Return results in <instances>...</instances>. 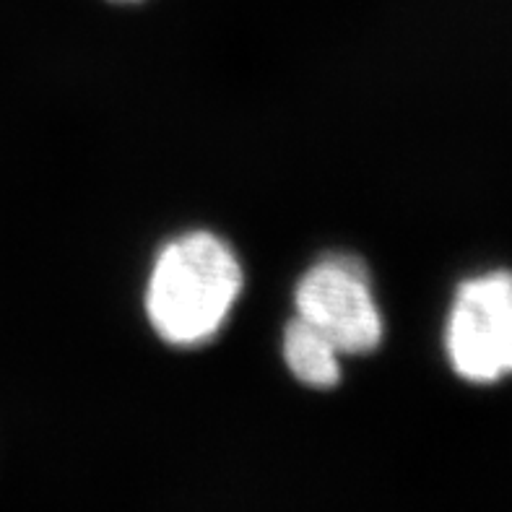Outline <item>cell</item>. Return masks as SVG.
Returning a JSON list of instances; mask_svg holds the SVG:
<instances>
[{
  "mask_svg": "<svg viewBox=\"0 0 512 512\" xmlns=\"http://www.w3.org/2000/svg\"><path fill=\"white\" fill-rule=\"evenodd\" d=\"M242 292V266L232 247L211 232L169 242L149 276L146 312L156 336L193 349L216 336Z\"/></svg>",
  "mask_w": 512,
  "mask_h": 512,
  "instance_id": "6da1fadb",
  "label": "cell"
},
{
  "mask_svg": "<svg viewBox=\"0 0 512 512\" xmlns=\"http://www.w3.org/2000/svg\"><path fill=\"white\" fill-rule=\"evenodd\" d=\"M297 318L323 333L341 354H370L383 341V315L372 294L370 271L354 255L318 260L299 279Z\"/></svg>",
  "mask_w": 512,
  "mask_h": 512,
  "instance_id": "7a4b0ae2",
  "label": "cell"
},
{
  "mask_svg": "<svg viewBox=\"0 0 512 512\" xmlns=\"http://www.w3.org/2000/svg\"><path fill=\"white\" fill-rule=\"evenodd\" d=\"M445 349L463 380L484 385L512 375V273L476 276L458 289Z\"/></svg>",
  "mask_w": 512,
  "mask_h": 512,
  "instance_id": "3957f363",
  "label": "cell"
},
{
  "mask_svg": "<svg viewBox=\"0 0 512 512\" xmlns=\"http://www.w3.org/2000/svg\"><path fill=\"white\" fill-rule=\"evenodd\" d=\"M284 362L307 388H336L341 380V351L305 320L294 318L284 331Z\"/></svg>",
  "mask_w": 512,
  "mask_h": 512,
  "instance_id": "277c9868",
  "label": "cell"
},
{
  "mask_svg": "<svg viewBox=\"0 0 512 512\" xmlns=\"http://www.w3.org/2000/svg\"><path fill=\"white\" fill-rule=\"evenodd\" d=\"M117 3H136V0H117Z\"/></svg>",
  "mask_w": 512,
  "mask_h": 512,
  "instance_id": "5b68a950",
  "label": "cell"
}]
</instances>
